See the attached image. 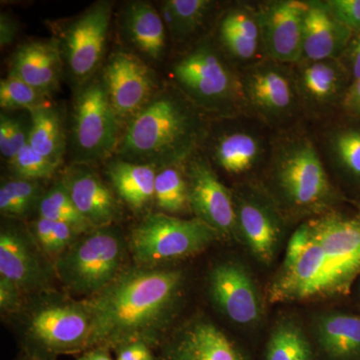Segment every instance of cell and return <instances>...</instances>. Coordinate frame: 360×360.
<instances>
[{
    "label": "cell",
    "mask_w": 360,
    "mask_h": 360,
    "mask_svg": "<svg viewBox=\"0 0 360 360\" xmlns=\"http://www.w3.org/2000/svg\"><path fill=\"white\" fill-rule=\"evenodd\" d=\"M181 270L125 267L98 295L85 298L92 319L90 348L115 350L132 341L156 349L167 338L181 297Z\"/></svg>",
    "instance_id": "6da1fadb"
},
{
    "label": "cell",
    "mask_w": 360,
    "mask_h": 360,
    "mask_svg": "<svg viewBox=\"0 0 360 360\" xmlns=\"http://www.w3.org/2000/svg\"><path fill=\"white\" fill-rule=\"evenodd\" d=\"M202 112L177 89L158 92L129 122L120 160L160 168L184 165L207 137Z\"/></svg>",
    "instance_id": "7a4b0ae2"
},
{
    "label": "cell",
    "mask_w": 360,
    "mask_h": 360,
    "mask_svg": "<svg viewBox=\"0 0 360 360\" xmlns=\"http://www.w3.org/2000/svg\"><path fill=\"white\" fill-rule=\"evenodd\" d=\"M264 187L281 212L317 215L330 212L338 193L321 153L307 134H283L272 139Z\"/></svg>",
    "instance_id": "3957f363"
},
{
    "label": "cell",
    "mask_w": 360,
    "mask_h": 360,
    "mask_svg": "<svg viewBox=\"0 0 360 360\" xmlns=\"http://www.w3.org/2000/svg\"><path fill=\"white\" fill-rule=\"evenodd\" d=\"M26 309L23 352L44 360L79 354L89 349L92 319L85 300L52 292L39 293Z\"/></svg>",
    "instance_id": "277c9868"
},
{
    "label": "cell",
    "mask_w": 360,
    "mask_h": 360,
    "mask_svg": "<svg viewBox=\"0 0 360 360\" xmlns=\"http://www.w3.org/2000/svg\"><path fill=\"white\" fill-rule=\"evenodd\" d=\"M172 77L176 89L201 112L227 118L245 113L240 72L212 42H201L177 60Z\"/></svg>",
    "instance_id": "5b68a950"
},
{
    "label": "cell",
    "mask_w": 360,
    "mask_h": 360,
    "mask_svg": "<svg viewBox=\"0 0 360 360\" xmlns=\"http://www.w3.org/2000/svg\"><path fill=\"white\" fill-rule=\"evenodd\" d=\"M350 286L305 222L291 236L269 296L272 302H298L347 295Z\"/></svg>",
    "instance_id": "8992f818"
},
{
    "label": "cell",
    "mask_w": 360,
    "mask_h": 360,
    "mask_svg": "<svg viewBox=\"0 0 360 360\" xmlns=\"http://www.w3.org/2000/svg\"><path fill=\"white\" fill-rule=\"evenodd\" d=\"M127 243L113 225L82 234L53 264L68 292L86 298L105 290L125 269Z\"/></svg>",
    "instance_id": "52a82bcc"
},
{
    "label": "cell",
    "mask_w": 360,
    "mask_h": 360,
    "mask_svg": "<svg viewBox=\"0 0 360 360\" xmlns=\"http://www.w3.org/2000/svg\"><path fill=\"white\" fill-rule=\"evenodd\" d=\"M219 238L214 229L195 217L153 213L132 229L129 248L136 264L160 266L198 255Z\"/></svg>",
    "instance_id": "ba28073f"
},
{
    "label": "cell",
    "mask_w": 360,
    "mask_h": 360,
    "mask_svg": "<svg viewBox=\"0 0 360 360\" xmlns=\"http://www.w3.org/2000/svg\"><path fill=\"white\" fill-rule=\"evenodd\" d=\"M240 78L246 110L269 129L285 131L302 113L292 65L262 58L243 68Z\"/></svg>",
    "instance_id": "9c48e42d"
},
{
    "label": "cell",
    "mask_w": 360,
    "mask_h": 360,
    "mask_svg": "<svg viewBox=\"0 0 360 360\" xmlns=\"http://www.w3.org/2000/svg\"><path fill=\"white\" fill-rule=\"evenodd\" d=\"M118 122L103 79L87 82L73 108L72 143L77 160H101L116 150Z\"/></svg>",
    "instance_id": "30bf717a"
},
{
    "label": "cell",
    "mask_w": 360,
    "mask_h": 360,
    "mask_svg": "<svg viewBox=\"0 0 360 360\" xmlns=\"http://www.w3.org/2000/svg\"><path fill=\"white\" fill-rule=\"evenodd\" d=\"M232 193L238 238L258 262L271 264L283 239V212L264 187L245 184Z\"/></svg>",
    "instance_id": "8fae6325"
},
{
    "label": "cell",
    "mask_w": 360,
    "mask_h": 360,
    "mask_svg": "<svg viewBox=\"0 0 360 360\" xmlns=\"http://www.w3.org/2000/svg\"><path fill=\"white\" fill-rule=\"evenodd\" d=\"M229 117L210 143V156L214 165L231 176H245L258 167H265L271 149L272 139L266 125L255 117L239 120Z\"/></svg>",
    "instance_id": "7c38bea8"
},
{
    "label": "cell",
    "mask_w": 360,
    "mask_h": 360,
    "mask_svg": "<svg viewBox=\"0 0 360 360\" xmlns=\"http://www.w3.org/2000/svg\"><path fill=\"white\" fill-rule=\"evenodd\" d=\"M188 184L189 207L220 238H238L233 193L213 169L212 163L195 153L184 165Z\"/></svg>",
    "instance_id": "4fadbf2b"
},
{
    "label": "cell",
    "mask_w": 360,
    "mask_h": 360,
    "mask_svg": "<svg viewBox=\"0 0 360 360\" xmlns=\"http://www.w3.org/2000/svg\"><path fill=\"white\" fill-rule=\"evenodd\" d=\"M307 7L309 1L276 0L255 8L264 58L288 65L302 60Z\"/></svg>",
    "instance_id": "5bb4252c"
},
{
    "label": "cell",
    "mask_w": 360,
    "mask_h": 360,
    "mask_svg": "<svg viewBox=\"0 0 360 360\" xmlns=\"http://www.w3.org/2000/svg\"><path fill=\"white\" fill-rule=\"evenodd\" d=\"M101 79L120 120L130 122L155 96L153 71L131 52L112 54Z\"/></svg>",
    "instance_id": "9a60e30c"
},
{
    "label": "cell",
    "mask_w": 360,
    "mask_h": 360,
    "mask_svg": "<svg viewBox=\"0 0 360 360\" xmlns=\"http://www.w3.org/2000/svg\"><path fill=\"white\" fill-rule=\"evenodd\" d=\"M111 14L110 2H98L73 21L65 33L66 63L78 82H89L103 61Z\"/></svg>",
    "instance_id": "2e32d148"
},
{
    "label": "cell",
    "mask_w": 360,
    "mask_h": 360,
    "mask_svg": "<svg viewBox=\"0 0 360 360\" xmlns=\"http://www.w3.org/2000/svg\"><path fill=\"white\" fill-rule=\"evenodd\" d=\"M158 360H246L238 345L213 322H186L160 343Z\"/></svg>",
    "instance_id": "e0dca14e"
},
{
    "label": "cell",
    "mask_w": 360,
    "mask_h": 360,
    "mask_svg": "<svg viewBox=\"0 0 360 360\" xmlns=\"http://www.w3.org/2000/svg\"><path fill=\"white\" fill-rule=\"evenodd\" d=\"M208 290L217 309L234 323L245 326L259 321L262 309L259 293L243 265L227 262L213 267L208 277Z\"/></svg>",
    "instance_id": "ac0fdd59"
},
{
    "label": "cell",
    "mask_w": 360,
    "mask_h": 360,
    "mask_svg": "<svg viewBox=\"0 0 360 360\" xmlns=\"http://www.w3.org/2000/svg\"><path fill=\"white\" fill-rule=\"evenodd\" d=\"M292 70L302 110L316 116L341 105L352 84L338 59L302 60Z\"/></svg>",
    "instance_id": "d6986e66"
},
{
    "label": "cell",
    "mask_w": 360,
    "mask_h": 360,
    "mask_svg": "<svg viewBox=\"0 0 360 360\" xmlns=\"http://www.w3.org/2000/svg\"><path fill=\"white\" fill-rule=\"evenodd\" d=\"M39 248L25 234L6 229L0 234V277L15 284L25 295L51 290L53 266L44 262Z\"/></svg>",
    "instance_id": "ffe728a7"
},
{
    "label": "cell",
    "mask_w": 360,
    "mask_h": 360,
    "mask_svg": "<svg viewBox=\"0 0 360 360\" xmlns=\"http://www.w3.org/2000/svg\"><path fill=\"white\" fill-rule=\"evenodd\" d=\"M310 233L352 285L360 274V220L335 212L307 222Z\"/></svg>",
    "instance_id": "44dd1931"
},
{
    "label": "cell",
    "mask_w": 360,
    "mask_h": 360,
    "mask_svg": "<svg viewBox=\"0 0 360 360\" xmlns=\"http://www.w3.org/2000/svg\"><path fill=\"white\" fill-rule=\"evenodd\" d=\"M352 35V30L336 20L328 2L309 1L303 27L302 60L340 59Z\"/></svg>",
    "instance_id": "7402d4cb"
},
{
    "label": "cell",
    "mask_w": 360,
    "mask_h": 360,
    "mask_svg": "<svg viewBox=\"0 0 360 360\" xmlns=\"http://www.w3.org/2000/svg\"><path fill=\"white\" fill-rule=\"evenodd\" d=\"M73 202L94 229L110 226L120 214L115 195L89 168H75L63 180Z\"/></svg>",
    "instance_id": "603a6c76"
},
{
    "label": "cell",
    "mask_w": 360,
    "mask_h": 360,
    "mask_svg": "<svg viewBox=\"0 0 360 360\" xmlns=\"http://www.w3.org/2000/svg\"><path fill=\"white\" fill-rule=\"evenodd\" d=\"M60 65L56 42H30L14 54L11 75L49 94L58 84Z\"/></svg>",
    "instance_id": "cb8c5ba5"
},
{
    "label": "cell",
    "mask_w": 360,
    "mask_h": 360,
    "mask_svg": "<svg viewBox=\"0 0 360 360\" xmlns=\"http://www.w3.org/2000/svg\"><path fill=\"white\" fill-rule=\"evenodd\" d=\"M315 333L322 352L333 360L360 356V316L345 312L322 314L315 322Z\"/></svg>",
    "instance_id": "d4e9b609"
},
{
    "label": "cell",
    "mask_w": 360,
    "mask_h": 360,
    "mask_svg": "<svg viewBox=\"0 0 360 360\" xmlns=\"http://www.w3.org/2000/svg\"><path fill=\"white\" fill-rule=\"evenodd\" d=\"M158 170L148 165L112 161L108 168L111 184L120 198L134 210H142L155 200V182Z\"/></svg>",
    "instance_id": "484cf974"
},
{
    "label": "cell",
    "mask_w": 360,
    "mask_h": 360,
    "mask_svg": "<svg viewBox=\"0 0 360 360\" xmlns=\"http://www.w3.org/2000/svg\"><path fill=\"white\" fill-rule=\"evenodd\" d=\"M125 28L139 51L155 60L161 58L167 46V26L150 4H130L125 13Z\"/></svg>",
    "instance_id": "4316f807"
},
{
    "label": "cell",
    "mask_w": 360,
    "mask_h": 360,
    "mask_svg": "<svg viewBox=\"0 0 360 360\" xmlns=\"http://www.w3.org/2000/svg\"><path fill=\"white\" fill-rule=\"evenodd\" d=\"M324 155L340 176L360 184V124L341 125L326 132Z\"/></svg>",
    "instance_id": "83f0119b"
},
{
    "label": "cell",
    "mask_w": 360,
    "mask_h": 360,
    "mask_svg": "<svg viewBox=\"0 0 360 360\" xmlns=\"http://www.w3.org/2000/svg\"><path fill=\"white\" fill-rule=\"evenodd\" d=\"M214 4L210 0H167L162 4L161 18L172 37L182 41L205 25Z\"/></svg>",
    "instance_id": "f1b7e54d"
},
{
    "label": "cell",
    "mask_w": 360,
    "mask_h": 360,
    "mask_svg": "<svg viewBox=\"0 0 360 360\" xmlns=\"http://www.w3.org/2000/svg\"><path fill=\"white\" fill-rule=\"evenodd\" d=\"M28 143L39 155L58 165L60 163L65 149V136L60 116L51 105L32 111Z\"/></svg>",
    "instance_id": "f546056e"
},
{
    "label": "cell",
    "mask_w": 360,
    "mask_h": 360,
    "mask_svg": "<svg viewBox=\"0 0 360 360\" xmlns=\"http://www.w3.org/2000/svg\"><path fill=\"white\" fill-rule=\"evenodd\" d=\"M155 200L163 213L174 215L191 212L188 184L184 165H169L158 169L155 182Z\"/></svg>",
    "instance_id": "4dcf8cb0"
},
{
    "label": "cell",
    "mask_w": 360,
    "mask_h": 360,
    "mask_svg": "<svg viewBox=\"0 0 360 360\" xmlns=\"http://www.w3.org/2000/svg\"><path fill=\"white\" fill-rule=\"evenodd\" d=\"M266 360H314L309 338L296 322L276 324L267 342Z\"/></svg>",
    "instance_id": "1f68e13d"
},
{
    "label": "cell",
    "mask_w": 360,
    "mask_h": 360,
    "mask_svg": "<svg viewBox=\"0 0 360 360\" xmlns=\"http://www.w3.org/2000/svg\"><path fill=\"white\" fill-rule=\"evenodd\" d=\"M37 208L40 217L70 225L80 236L94 229L77 210L63 180L44 193Z\"/></svg>",
    "instance_id": "d6a6232c"
},
{
    "label": "cell",
    "mask_w": 360,
    "mask_h": 360,
    "mask_svg": "<svg viewBox=\"0 0 360 360\" xmlns=\"http://www.w3.org/2000/svg\"><path fill=\"white\" fill-rule=\"evenodd\" d=\"M41 186L39 181L13 179L0 187V212L11 219H22L39 206L41 200Z\"/></svg>",
    "instance_id": "836d02e7"
},
{
    "label": "cell",
    "mask_w": 360,
    "mask_h": 360,
    "mask_svg": "<svg viewBox=\"0 0 360 360\" xmlns=\"http://www.w3.org/2000/svg\"><path fill=\"white\" fill-rule=\"evenodd\" d=\"M32 236L40 252L53 265L80 234L70 225L39 217L32 224Z\"/></svg>",
    "instance_id": "e575fe53"
},
{
    "label": "cell",
    "mask_w": 360,
    "mask_h": 360,
    "mask_svg": "<svg viewBox=\"0 0 360 360\" xmlns=\"http://www.w3.org/2000/svg\"><path fill=\"white\" fill-rule=\"evenodd\" d=\"M47 92L26 84L20 78L9 75L0 82V106L4 110L32 111L51 105L46 101Z\"/></svg>",
    "instance_id": "d590c367"
},
{
    "label": "cell",
    "mask_w": 360,
    "mask_h": 360,
    "mask_svg": "<svg viewBox=\"0 0 360 360\" xmlns=\"http://www.w3.org/2000/svg\"><path fill=\"white\" fill-rule=\"evenodd\" d=\"M14 179L34 180L51 177L58 168V163L39 155L37 151L26 144L13 160L9 161Z\"/></svg>",
    "instance_id": "8d00e7d4"
},
{
    "label": "cell",
    "mask_w": 360,
    "mask_h": 360,
    "mask_svg": "<svg viewBox=\"0 0 360 360\" xmlns=\"http://www.w3.org/2000/svg\"><path fill=\"white\" fill-rule=\"evenodd\" d=\"M30 127L16 118L1 115L0 117V153L11 161L28 143Z\"/></svg>",
    "instance_id": "74e56055"
},
{
    "label": "cell",
    "mask_w": 360,
    "mask_h": 360,
    "mask_svg": "<svg viewBox=\"0 0 360 360\" xmlns=\"http://www.w3.org/2000/svg\"><path fill=\"white\" fill-rule=\"evenodd\" d=\"M336 20L354 33H360V0H328Z\"/></svg>",
    "instance_id": "f35d334b"
},
{
    "label": "cell",
    "mask_w": 360,
    "mask_h": 360,
    "mask_svg": "<svg viewBox=\"0 0 360 360\" xmlns=\"http://www.w3.org/2000/svg\"><path fill=\"white\" fill-rule=\"evenodd\" d=\"M25 293L18 286L0 277V309L2 314H18L25 307Z\"/></svg>",
    "instance_id": "ab89813d"
},
{
    "label": "cell",
    "mask_w": 360,
    "mask_h": 360,
    "mask_svg": "<svg viewBox=\"0 0 360 360\" xmlns=\"http://www.w3.org/2000/svg\"><path fill=\"white\" fill-rule=\"evenodd\" d=\"M338 60L347 71L352 84L360 79V33H354Z\"/></svg>",
    "instance_id": "60d3db41"
},
{
    "label": "cell",
    "mask_w": 360,
    "mask_h": 360,
    "mask_svg": "<svg viewBox=\"0 0 360 360\" xmlns=\"http://www.w3.org/2000/svg\"><path fill=\"white\" fill-rule=\"evenodd\" d=\"M115 360H158L155 348L142 341H132L116 347Z\"/></svg>",
    "instance_id": "b9f144b4"
},
{
    "label": "cell",
    "mask_w": 360,
    "mask_h": 360,
    "mask_svg": "<svg viewBox=\"0 0 360 360\" xmlns=\"http://www.w3.org/2000/svg\"><path fill=\"white\" fill-rule=\"evenodd\" d=\"M341 106L348 115L360 120V79L349 85Z\"/></svg>",
    "instance_id": "7bdbcfd3"
},
{
    "label": "cell",
    "mask_w": 360,
    "mask_h": 360,
    "mask_svg": "<svg viewBox=\"0 0 360 360\" xmlns=\"http://www.w3.org/2000/svg\"><path fill=\"white\" fill-rule=\"evenodd\" d=\"M75 360H115L111 355V350L105 347H92L77 354Z\"/></svg>",
    "instance_id": "ee69618b"
},
{
    "label": "cell",
    "mask_w": 360,
    "mask_h": 360,
    "mask_svg": "<svg viewBox=\"0 0 360 360\" xmlns=\"http://www.w3.org/2000/svg\"><path fill=\"white\" fill-rule=\"evenodd\" d=\"M14 33H15V26L13 25V21L8 20L6 16H1V44H9L13 39Z\"/></svg>",
    "instance_id": "f6af8a7d"
},
{
    "label": "cell",
    "mask_w": 360,
    "mask_h": 360,
    "mask_svg": "<svg viewBox=\"0 0 360 360\" xmlns=\"http://www.w3.org/2000/svg\"><path fill=\"white\" fill-rule=\"evenodd\" d=\"M16 360H44L40 359L39 356H35V355L26 354V352H23V354L20 355Z\"/></svg>",
    "instance_id": "bcb514c9"
},
{
    "label": "cell",
    "mask_w": 360,
    "mask_h": 360,
    "mask_svg": "<svg viewBox=\"0 0 360 360\" xmlns=\"http://www.w3.org/2000/svg\"><path fill=\"white\" fill-rule=\"evenodd\" d=\"M357 219H359L360 220V207H359V215H357Z\"/></svg>",
    "instance_id": "7dc6e473"
}]
</instances>
